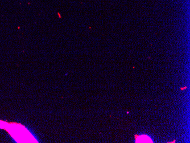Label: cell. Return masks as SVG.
Returning <instances> with one entry per match:
<instances>
[{
    "label": "cell",
    "mask_w": 190,
    "mask_h": 143,
    "mask_svg": "<svg viewBox=\"0 0 190 143\" xmlns=\"http://www.w3.org/2000/svg\"><path fill=\"white\" fill-rule=\"evenodd\" d=\"M136 143H153L150 137L145 135L136 136Z\"/></svg>",
    "instance_id": "cell-1"
},
{
    "label": "cell",
    "mask_w": 190,
    "mask_h": 143,
    "mask_svg": "<svg viewBox=\"0 0 190 143\" xmlns=\"http://www.w3.org/2000/svg\"><path fill=\"white\" fill-rule=\"evenodd\" d=\"M187 88V87H184V88H181V90H184V89H185V88Z\"/></svg>",
    "instance_id": "cell-2"
}]
</instances>
